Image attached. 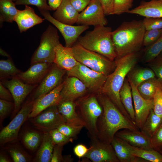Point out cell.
<instances>
[{"label":"cell","instance_id":"cell-35","mask_svg":"<svg viewBox=\"0 0 162 162\" xmlns=\"http://www.w3.org/2000/svg\"><path fill=\"white\" fill-rule=\"evenodd\" d=\"M162 124V117L157 115L153 109L140 130L151 138Z\"/></svg>","mask_w":162,"mask_h":162},{"label":"cell","instance_id":"cell-28","mask_svg":"<svg viewBox=\"0 0 162 162\" xmlns=\"http://www.w3.org/2000/svg\"><path fill=\"white\" fill-rule=\"evenodd\" d=\"M55 145L49 133H44L42 141L32 161L50 162Z\"/></svg>","mask_w":162,"mask_h":162},{"label":"cell","instance_id":"cell-27","mask_svg":"<svg viewBox=\"0 0 162 162\" xmlns=\"http://www.w3.org/2000/svg\"><path fill=\"white\" fill-rule=\"evenodd\" d=\"M44 133L35 128L25 129L20 135V139L25 147L31 152L37 151L44 137Z\"/></svg>","mask_w":162,"mask_h":162},{"label":"cell","instance_id":"cell-4","mask_svg":"<svg viewBox=\"0 0 162 162\" xmlns=\"http://www.w3.org/2000/svg\"><path fill=\"white\" fill-rule=\"evenodd\" d=\"M110 27L103 26H94L93 30L80 36L77 42L86 49L101 54L112 61L117 55L112 37Z\"/></svg>","mask_w":162,"mask_h":162},{"label":"cell","instance_id":"cell-52","mask_svg":"<svg viewBox=\"0 0 162 162\" xmlns=\"http://www.w3.org/2000/svg\"><path fill=\"white\" fill-rule=\"evenodd\" d=\"M103 7L105 16L112 15L113 0H98Z\"/></svg>","mask_w":162,"mask_h":162},{"label":"cell","instance_id":"cell-41","mask_svg":"<svg viewBox=\"0 0 162 162\" xmlns=\"http://www.w3.org/2000/svg\"><path fill=\"white\" fill-rule=\"evenodd\" d=\"M14 104L13 102L9 101L0 99V122L1 125L4 120L14 110Z\"/></svg>","mask_w":162,"mask_h":162},{"label":"cell","instance_id":"cell-10","mask_svg":"<svg viewBox=\"0 0 162 162\" xmlns=\"http://www.w3.org/2000/svg\"><path fill=\"white\" fill-rule=\"evenodd\" d=\"M66 73L68 76H74L79 79L87 88L93 91H100L107 76L79 62Z\"/></svg>","mask_w":162,"mask_h":162},{"label":"cell","instance_id":"cell-40","mask_svg":"<svg viewBox=\"0 0 162 162\" xmlns=\"http://www.w3.org/2000/svg\"><path fill=\"white\" fill-rule=\"evenodd\" d=\"M162 35V29L146 30L144 34L143 46L146 47L154 43Z\"/></svg>","mask_w":162,"mask_h":162},{"label":"cell","instance_id":"cell-43","mask_svg":"<svg viewBox=\"0 0 162 162\" xmlns=\"http://www.w3.org/2000/svg\"><path fill=\"white\" fill-rule=\"evenodd\" d=\"M49 133L55 144L64 146L68 143L73 142V139L65 136L57 129L51 130Z\"/></svg>","mask_w":162,"mask_h":162},{"label":"cell","instance_id":"cell-20","mask_svg":"<svg viewBox=\"0 0 162 162\" xmlns=\"http://www.w3.org/2000/svg\"><path fill=\"white\" fill-rule=\"evenodd\" d=\"M64 84L63 82L52 91L35 100L28 119L50 106L57 105L61 100L60 93Z\"/></svg>","mask_w":162,"mask_h":162},{"label":"cell","instance_id":"cell-42","mask_svg":"<svg viewBox=\"0 0 162 162\" xmlns=\"http://www.w3.org/2000/svg\"><path fill=\"white\" fill-rule=\"evenodd\" d=\"M47 0H16V5H32L36 6L39 11L52 10L46 2Z\"/></svg>","mask_w":162,"mask_h":162},{"label":"cell","instance_id":"cell-26","mask_svg":"<svg viewBox=\"0 0 162 162\" xmlns=\"http://www.w3.org/2000/svg\"><path fill=\"white\" fill-rule=\"evenodd\" d=\"M111 144L119 162H146L131 154L129 149V144L118 137L115 136Z\"/></svg>","mask_w":162,"mask_h":162},{"label":"cell","instance_id":"cell-7","mask_svg":"<svg viewBox=\"0 0 162 162\" xmlns=\"http://www.w3.org/2000/svg\"><path fill=\"white\" fill-rule=\"evenodd\" d=\"M60 44L57 28L49 25L41 36L39 45L31 58V64L39 62L53 63L55 49Z\"/></svg>","mask_w":162,"mask_h":162},{"label":"cell","instance_id":"cell-45","mask_svg":"<svg viewBox=\"0 0 162 162\" xmlns=\"http://www.w3.org/2000/svg\"><path fill=\"white\" fill-rule=\"evenodd\" d=\"M142 22L146 30L162 29V18L145 17Z\"/></svg>","mask_w":162,"mask_h":162},{"label":"cell","instance_id":"cell-2","mask_svg":"<svg viewBox=\"0 0 162 162\" xmlns=\"http://www.w3.org/2000/svg\"><path fill=\"white\" fill-rule=\"evenodd\" d=\"M138 52L131 53L116 58L115 61V69L107 76L100 91V93L107 96L124 116L131 121L129 115L121 102L120 91L126 77L134 68L139 60Z\"/></svg>","mask_w":162,"mask_h":162},{"label":"cell","instance_id":"cell-18","mask_svg":"<svg viewBox=\"0 0 162 162\" xmlns=\"http://www.w3.org/2000/svg\"><path fill=\"white\" fill-rule=\"evenodd\" d=\"M52 64L42 62L33 64L27 70L21 72L15 77L26 83L37 85L47 74Z\"/></svg>","mask_w":162,"mask_h":162},{"label":"cell","instance_id":"cell-12","mask_svg":"<svg viewBox=\"0 0 162 162\" xmlns=\"http://www.w3.org/2000/svg\"><path fill=\"white\" fill-rule=\"evenodd\" d=\"M39 11L45 20L51 22L59 31L64 39L65 46L72 47L77 42L80 35L89 28L88 26H74L59 22L51 15L49 10Z\"/></svg>","mask_w":162,"mask_h":162},{"label":"cell","instance_id":"cell-31","mask_svg":"<svg viewBox=\"0 0 162 162\" xmlns=\"http://www.w3.org/2000/svg\"><path fill=\"white\" fill-rule=\"evenodd\" d=\"M162 83V80L155 77L143 82L136 88L143 98L151 100L153 99L157 89Z\"/></svg>","mask_w":162,"mask_h":162},{"label":"cell","instance_id":"cell-37","mask_svg":"<svg viewBox=\"0 0 162 162\" xmlns=\"http://www.w3.org/2000/svg\"><path fill=\"white\" fill-rule=\"evenodd\" d=\"M162 52V35L154 44L146 47L143 57L144 62H150Z\"/></svg>","mask_w":162,"mask_h":162},{"label":"cell","instance_id":"cell-50","mask_svg":"<svg viewBox=\"0 0 162 162\" xmlns=\"http://www.w3.org/2000/svg\"><path fill=\"white\" fill-rule=\"evenodd\" d=\"M0 98L7 101L14 102L11 93L8 89L4 86L1 81L0 82Z\"/></svg>","mask_w":162,"mask_h":162},{"label":"cell","instance_id":"cell-25","mask_svg":"<svg viewBox=\"0 0 162 162\" xmlns=\"http://www.w3.org/2000/svg\"><path fill=\"white\" fill-rule=\"evenodd\" d=\"M57 106L59 112L66 123L73 125L85 126L84 123L76 112V101L61 100Z\"/></svg>","mask_w":162,"mask_h":162},{"label":"cell","instance_id":"cell-9","mask_svg":"<svg viewBox=\"0 0 162 162\" xmlns=\"http://www.w3.org/2000/svg\"><path fill=\"white\" fill-rule=\"evenodd\" d=\"M28 119L34 128L44 133H49L66 123L56 105L46 108L36 116Z\"/></svg>","mask_w":162,"mask_h":162},{"label":"cell","instance_id":"cell-38","mask_svg":"<svg viewBox=\"0 0 162 162\" xmlns=\"http://www.w3.org/2000/svg\"><path fill=\"white\" fill-rule=\"evenodd\" d=\"M133 0H113L112 15L127 13L133 5Z\"/></svg>","mask_w":162,"mask_h":162},{"label":"cell","instance_id":"cell-56","mask_svg":"<svg viewBox=\"0 0 162 162\" xmlns=\"http://www.w3.org/2000/svg\"><path fill=\"white\" fill-rule=\"evenodd\" d=\"M158 152H160L161 154H162V148H161L160 149Z\"/></svg>","mask_w":162,"mask_h":162},{"label":"cell","instance_id":"cell-19","mask_svg":"<svg viewBox=\"0 0 162 162\" xmlns=\"http://www.w3.org/2000/svg\"><path fill=\"white\" fill-rule=\"evenodd\" d=\"M115 136L133 146L148 150L153 149L151 138L140 130L123 129L118 131Z\"/></svg>","mask_w":162,"mask_h":162},{"label":"cell","instance_id":"cell-36","mask_svg":"<svg viewBox=\"0 0 162 162\" xmlns=\"http://www.w3.org/2000/svg\"><path fill=\"white\" fill-rule=\"evenodd\" d=\"M21 71L15 66L11 57L7 60H0L1 80L16 77Z\"/></svg>","mask_w":162,"mask_h":162},{"label":"cell","instance_id":"cell-22","mask_svg":"<svg viewBox=\"0 0 162 162\" xmlns=\"http://www.w3.org/2000/svg\"><path fill=\"white\" fill-rule=\"evenodd\" d=\"M55 57L54 62L59 68L68 71L79 63L76 59L71 47L64 46L60 43L55 48Z\"/></svg>","mask_w":162,"mask_h":162},{"label":"cell","instance_id":"cell-33","mask_svg":"<svg viewBox=\"0 0 162 162\" xmlns=\"http://www.w3.org/2000/svg\"><path fill=\"white\" fill-rule=\"evenodd\" d=\"M11 0H0V26L4 22L12 23L18 10Z\"/></svg>","mask_w":162,"mask_h":162},{"label":"cell","instance_id":"cell-51","mask_svg":"<svg viewBox=\"0 0 162 162\" xmlns=\"http://www.w3.org/2000/svg\"><path fill=\"white\" fill-rule=\"evenodd\" d=\"M89 148H88L83 144H79L74 148L73 151L74 154L79 159L83 158L87 153Z\"/></svg>","mask_w":162,"mask_h":162},{"label":"cell","instance_id":"cell-8","mask_svg":"<svg viewBox=\"0 0 162 162\" xmlns=\"http://www.w3.org/2000/svg\"><path fill=\"white\" fill-rule=\"evenodd\" d=\"M34 101L32 98L27 100L9 124L1 130L0 132L1 146L17 141L20 129L28 119Z\"/></svg>","mask_w":162,"mask_h":162},{"label":"cell","instance_id":"cell-5","mask_svg":"<svg viewBox=\"0 0 162 162\" xmlns=\"http://www.w3.org/2000/svg\"><path fill=\"white\" fill-rule=\"evenodd\" d=\"M76 60L95 71L108 76L115 69V62L103 55L87 49L76 43L72 47Z\"/></svg>","mask_w":162,"mask_h":162},{"label":"cell","instance_id":"cell-1","mask_svg":"<svg viewBox=\"0 0 162 162\" xmlns=\"http://www.w3.org/2000/svg\"><path fill=\"white\" fill-rule=\"evenodd\" d=\"M98 98L103 109L97 124L98 137L100 140L111 144L116 133L120 130H139L107 96L100 93Z\"/></svg>","mask_w":162,"mask_h":162},{"label":"cell","instance_id":"cell-39","mask_svg":"<svg viewBox=\"0 0 162 162\" xmlns=\"http://www.w3.org/2000/svg\"><path fill=\"white\" fill-rule=\"evenodd\" d=\"M83 127V125H73L65 123L60 126L57 129L67 137L73 140Z\"/></svg>","mask_w":162,"mask_h":162},{"label":"cell","instance_id":"cell-34","mask_svg":"<svg viewBox=\"0 0 162 162\" xmlns=\"http://www.w3.org/2000/svg\"><path fill=\"white\" fill-rule=\"evenodd\" d=\"M129 149L131 154L146 161L162 162V154L154 149H144L133 146L129 144Z\"/></svg>","mask_w":162,"mask_h":162},{"label":"cell","instance_id":"cell-30","mask_svg":"<svg viewBox=\"0 0 162 162\" xmlns=\"http://www.w3.org/2000/svg\"><path fill=\"white\" fill-rule=\"evenodd\" d=\"M16 141L9 143L3 149L10 155L14 162H29L32 161V157Z\"/></svg>","mask_w":162,"mask_h":162},{"label":"cell","instance_id":"cell-57","mask_svg":"<svg viewBox=\"0 0 162 162\" xmlns=\"http://www.w3.org/2000/svg\"><path fill=\"white\" fill-rule=\"evenodd\" d=\"M12 1H13V2H15V1H16V0H11Z\"/></svg>","mask_w":162,"mask_h":162},{"label":"cell","instance_id":"cell-11","mask_svg":"<svg viewBox=\"0 0 162 162\" xmlns=\"http://www.w3.org/2000/svg\"><path fill=\"white\" fill-rule=\"evenodd\" d=\"M90 147L83 157L93 162H119L111 144L90 136Z\"/></svg>","mask_w":162,"mask_h":162},{"label":"cell","instance_id":"cell-53","mask_svg":"<svg viewBox=\"0 0 162 162\" xmlns=\"http://www.w3.org/2000/svg\"><path fill=\"white\" fill-rule=\"evenodd\" d=\"M48 4L53 10H56L59 6L63 0H48Z\"/></svg>","mask_w":162,"mask_h":162},{"label":"cell","instance_id":"cell-44","mask_svg":"<svg viewBox=\"0 0 162 162\" xmlns=\"http://www.w3.org/2000/svg\"><path fill=\"white\" fill-rule=\"evenodd\" d=\"M153 101L154 112L158 116L162 117V83L157 89Z\"/></svg>","mask_w":162,"mask_h":162},{"label":"cell","instance_id":"cell-55","mask_svg":"<svg viewBox=\"0 0 162 162\" xmlns=\"http://www.w3.org/2000/svg\"><path fill=\"white\" fill-rule=\"evenodd\" d=\"M0 54L2 56L7 57L8 58L10 57L9 55L1 48L0 49Z\"/></svg>","mask_w":162,"mask_h":162},{"label":"cell","instance_id":"cell-16","mask_svg":"<svg viewBox=\"0 0 162 162\" xmlns=\"http://www.w3.org/2000/svg\"><path fill=\"white\" fill-rule=\"evenodd\" d=\"M129 82L131 88L134 104L136 124L140 130L151 111L153 109V99L147 100L143 98L138 92L137 88L132 83Z\"/></svg>","mask_w":162,"mask_h":162},{"label":"cell","instance_id":"cell-17","mask_svg":"<svg viewBox=\"0 0 162 162\" xmlns=\"http://www.w3.org/2000/svg\"><path fill=\"white\" fill-rule=\"evenodd\" d=\"M64 82L60 93L61 100L76 101L83 97L87 92L86 86L77 77L68 76Z\"/></svg>","mask_w":162,"mask_h":162},{"label":"cell","instance_id":"cell-47","mask_svg":"<svg viewBox=\"0 0 162 162\" xmlns=\"http://www.w3.org/2000/svg\"><path fill=\"white\" fill-rule=\"evenodd\" d=\"M153 148L158 151L162 148V124L151 137Z\"/></svg>","mask_w":162,"mask_h":162},{"label":"cell","instance_id":"cell-15","mask_svg":"<svg viewBox=\"0 0 162 162\" xmlns=\"http://www.w3.org/2000/svg\"><path fill=\"white\" fill-rule=\"evenodd\" d=\"M66 72V70L59 68L53 63L35 90L32 99L35 100L58 86L62 83V78Z\"/></svg>","mask_w":162,"mask_h":162},{"label":"cell","instance_id":"cell-29","mask_svg":"<svg viewBox=\"0 0 162 162\" xmlns=\"http://www.w3.org/2000/svg\"><path fill=\"white\" fill-rule=\"evenodd\" d=\"M120 96L122 104L132 122L136 125L135 111L132 103L131 88L128 78H126L120 90Z\"/></svg>","mask_w":162,"mask_h":162},{"label":"cell","instance_id":"cell-23","mask_svg":"<svg viewBox=\"0 0 162 162\" xmlns=\"http://www.w3.org/2000/svg\"><path fill=\"white\" fill-rule=\"evenodd\" d=\"M127 13L145 17L162 18V0L142 1L138 6L130 9Z\"/></svg>","mask_w":162,"mask_h":162},{"label":"cell","instance_id":"cell-3","mask_svg":"<svg viewBox=\"0 0 162 162\" xmlns=\"http://www.w3.org/2000/svg\"><path fill=\"white\" fill-rule=\"evenodd\" d=\"M146 30L142 20L125 21L112 32L117 57L139 52Z\"/></svg>","mask_w":162,"mask_h":162},{"label":"cell","instance_id":"cell-48","mask_svg":"<svg viewBox=\"0 0 162 162\" xmlns=\"http://www.w3.org/2000/svg\"><path fill=\"white\" fill-rule=\"evenodd\" d=\"M64 146L55 144L53 150L50 162H64V156L62 154Z\"/></svg>","mask_w":162,"mask_h":162},{"label":"cell","instance_id":"cell-46","mask_svg":"<svg viewBox=\"0 0 162 162\" xmlns=\"http://www.w3.org/2000/svg\"><path fill=\"white\" fill-rule=\"evenodd\" d=\"M150 63L151 69L155 76L162 80V52Z\"/></svg>","mask_w":162,"mask_h":162},{"label":"cell","instance_id":"cell-32","mask_svg":"<svg viewBox=\"0 0 162 162\" xmlns=\"http://www.w3.org/2000/svg\"><path fill=\"white\" fill-rule=\"evenodd\" d=\"M127 76L128 81L136 87L143 82L156 76L153 70L148 68H134Z\"/></svg>","mask_w":162,"mask_h":162},{"label":"cell","instance_id":"cell-21","mask_svg":"<svg viewBox=\"0 0 162 162\" xmlns=\"http://www.w3.org/2000/svg\"><path fill=\"white\" fill-rule=\"evenodd\" d=\"M45 20L37 15L32 8L26 5L24 10H18L14 21L16 23L20 32L22 33L42 23Z\"/></svg>","mask_w":162,"mask_h":162},{"label":"cell","instance_id":"cell-6","mask_svg":"<svg viewBox=\"0 0 162 162\" xmlns=\"http://www.w3.org/2000/svg\"><path fill=\"white\" fill-rule=\"evenodd\" d=\"M76 102L79 108L76 110V112L84 123L90 137H98L97 122L103 112L98 98L91 95Z\"/></svg>","mask_w":162,"mask_h":162},{"label":"cell","instance_id":"cell-14","mask_svg":"<svg viewBox=\"0 0 162 162\" xmlns=\"http://www.w3.org/2000/svg\"><path fill=\"white\" fill-rule=\"evenodd\" d=\"M1 81L4 86L10 91L13 97L14 108L12 113V117H14L20 110L25 98L37 85L26 83L16 77Z\"/></svg>","mask_w":162,"mask_h":162},{"label":"cell","instance_id":"cell-13","mask_svg":"<svg viewBox=\"0 0 162 162\" xmlns=\"http://www.w3.org/2000/svg\"><path fill=\"white\" fill-rule=\"evenodd\" d=\"M102 5L98 0H91L87 6L79 13L76 23L86 26H105L108 23Z\"/></svg>","mask_w":162,"mask_h":162},{"label":"cell","instance_id":"cell-49","mask_svg":"<svg viewBox=\"0 0 162 162\" xmlns=\"http://www.w3.org/2000/svg\"><path fill=\"white\" fill-rule=\"evenodd\" d=\"M91 0H70L74 8L79 12L82 11L88 5Z\"/></svg>","mask_w":162,"mask_h":162},{"label":"cell","instance_id":"cell-54","mask_svg":"<svg viewBox=\"0 0 162 162\" xmlns=\"http://www.w3.org/2000/svg\"><path fill=\"white\" fill-rule=\"evenodd\" d=\"M4 150H1L0 153V162H12L10 159L9 158L8 155L4 152Z\"/></svg>","mask_w":162,"mask_h":162},{"label":"cell","instance_id":"cell-24","mask_svg":"<svg viewBox=\"0 0 162 162\" xmlns=\"http://www.w3.org/2000/svg\"><path fill=\"white\" fill-rule=\"evenodd\" d=\"M79 14L71 4L70 0H63L52 16L59 22L73 25L76 23Z\"/></svg>","mask_w":162,"mask_h":162}]
</instances>
